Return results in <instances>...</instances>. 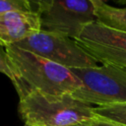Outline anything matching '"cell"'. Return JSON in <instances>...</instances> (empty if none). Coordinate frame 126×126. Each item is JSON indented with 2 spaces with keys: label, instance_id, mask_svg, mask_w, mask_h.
Returning a JSON list of instances; mask_svg holds the SVG:
<instances>
[{
  "label": "cell",
  "instance_id": "cell-1",
  "mask_svg": "<svg viewBox=\"0 0 126 126\" xmlns=\"http://www.w3.org/2000/svg\"><path fill=\"white\" fill-rule=\"evenodd\" d=\"M11 62L18 94L33 90L45 94H71L81 87L73 72L57 63L35 55L15 45H5Z\"/></svg>",
  "mask_w": 126,
  "mask_h": 126
},
{
  "label": "cell",
  "instance_id": "cell-2",
  "mask_svg": "<svg viewBox=\"0 0 126 126\" xmlns=\"http://www.w3.org/2000/svg\"><path fill=\"white\" fill-rule=\"evenodd\" d=\"M19 97V114L30 126H70L95 117L94 106L71 94L52 95L29 90Z\"/></svg>",
  "mask_w": 126,
  "mask_h": 126
},
{
  "label": "cell",
  "instance_id": "cell-3",
  "mask_svg": "<svg viewBox=\"0 0 126 126\" xmlns=\"http://www.w3.org/2000/svg\"><path fill=\"white\" fill-rule=\"evenodd\" d=\"M81 81V87L71 95L95 106L126 103V69L111 65L70 69Z\"/></svg>",
  "mask_w": 126,
  "mask_h": 126
},
{
  "label": "cell",
  "instance_id": "cell-4",
  "mask_svg": "<svg viewBox=\"0 0 126 126\" xmlns=\"http://www.w3.org/2000/svg\"><path fill=\"white\" fill-rule=\"evenodd\" d=\"M40 19V31L77 39L96 21L94 0H44L32 2Z\"/></svg>",
  "mask_w": 126,
  "mask_h": 126
},
{
  "label": "cell",
  "instance_id": "cell-5",
  "mask_svg": "<svg viewBox=\"0 0 126 126\" xmlns=\"http://www.w3.org/2000/svg\"><path fill=\"white\" fill-rule=\"evenodd\" d=\"M13 45L68 69L95 67L98 63L75 39L59 33L40 31Z\"/></svg>",
  "mask_w": 126,
  "mask_h": 126
},
{
  "label": "cell",
  "instance_id": "cell-6",
  "mask_svg": "<svg viewBox=\"0 0 126 126\" xmlns=\"http://www.w3.org/2000/svg\"><path fill=\"white\" fill-rule=\"evenodd\" d=\"M75 40L97 62L126 69V32L95 21L88 25Z\"/></svg>",
  "mask_w": 126,
  "mask_h": 126
},
{
  "label": "cell",
  "instance_id": "cell-7",
  "mask_svg": "<svg viewBox=\"0 0 126 126\" xmlns=\"http://www.w3.org/2000/svg\"><path fill=\"white\" fill-rule=\"evenodd\" d=\"M40 32V19L35 11H13L0 15V40L13 45Z\"/></svg>",
  "mask_w": 126,
  "mask_h": 126
},
{
  "label": "cell",
  "instance_id": "cell-8",
  "mask_svg": "<svg viewBox=\"0 0 126 126\" xmlns=\"http://www.w3.org/2000/svg\"><path fill=\"white\" fill-rule=\"evenodd\" d=\"M96 22L126 32V7H114L107 3L94 0Z\"/></svg>",
  "mask_w": 126,
  "mask_h": 126
},
{
  "label": "cell",
  "instance_id": "cell-9",
  "mask_svg": "<svg viewBox=\"0 0 126 126\" xmlns=\"http://www.w3.org/2000/svg\"><path fill=\"white\" fill-rule=\"evenodd\" d=\"M94 112L96 117L126 126V103L107 106H94Z\"/></svg>",
  "mask_w": 126,
  "mask_h": 126
},
{
  "label": "cell",
  "instance_id": "cell-10",
  "mask_svg": "<svg viewBox=\"0 0 126 126\" xmlns=\"http://www.w3.org/2000/svg\"><path fill=\"white\" fill-rule=\"evenodd\" d=\"M13 11H33L32 4L28 0H0V15Z\"/></svg>",
  "mask_w": 126,
  "mask_h": 126
},
{
  "label": "cell",
  "instance_id": "cell-11",
  "mask_svg": "<svg viewBox=\"0 0 126 126\" xmlns=\"http://www.w3.org/2000/svg\"><path fill=\"white\" fill-rule=\"evenodd\" d=\"M0 73L5 75L6 77H8L12 81L13 85H15L16 77H15L11 62L9 60V57L7 55L5 45L3 44V42L1 40H0Z\"/></svg>",
  "mask_w": 126,
  "mask_h": 126
},
{
  "label": "cell",
  "instance_id": "cell-12",
  "mask_svg": "<svg viewBox=\"0 0 126 126\" xmlns=\"http://www.w3.org/2000/svg\"><path fill=\"white\" fill-rule=\"evenodd\" d=\"M87 123L89 126H125V125H122V124H119V123H116L113 121H109L106 119H102V118H99L96 116L94 117L93 119L87 121Z\"/></svg>",
  "mask_w": 126,
  "mask_h": 126
},
{
  "label": "cell",
  "instance_id": "cell-13",
  "mask_svg": "<svg viewBox=\"0 0 126 126\" xmlns=\"http://www.w3.org/2000/svg\"><path fill=\"white\" fill-rule=\"evenodd\" d=\"M70 126H89L87 121L86 122H82V123H77V124H73V125H70Z\"/></svg>",
  "mask_w": 126,
  "mask_h": 126
},
{
  "label": "cell",
  "instance_id": "cell-14",
  "mask_svg": "<svg viewBox=\"0 0 126 126\" xmlns=\"http://www.w3.org/2000/svg\"><path fill=\"white\" fill-rule=\"evenodd\" d=\"M120 3H123V4H126V0H123V1H120Z\"/></svg>",
  "mask_w": 126,
  "mask_h": 126
},
{
  "label": "cell",
  "instance_id": "cell-15",
  "mask_svg": "<svg viewBox=\"0 0 126 126\" xmlns=\"http://www.w3.org/2000/svg\"><path fill=\"white\" fill-rule=\"evenodd\" d=\"M24 126H30V125H28V124H25V125H24Z\"/></svg>",
  "mask_w": 126,
  "mask_h": 126
}]
</instances>
